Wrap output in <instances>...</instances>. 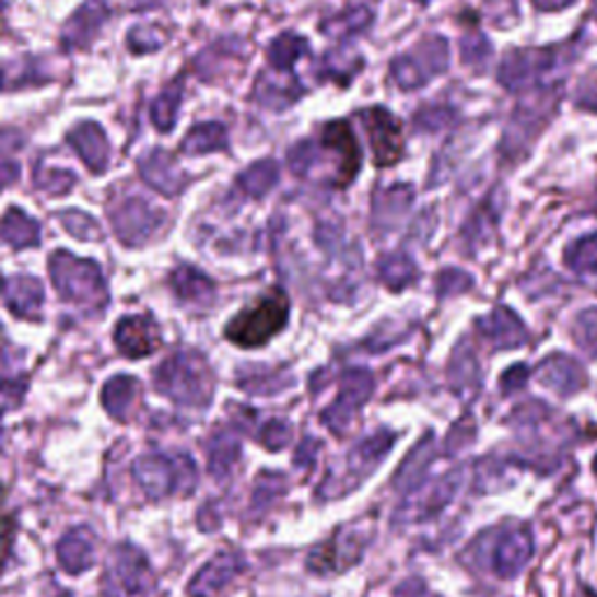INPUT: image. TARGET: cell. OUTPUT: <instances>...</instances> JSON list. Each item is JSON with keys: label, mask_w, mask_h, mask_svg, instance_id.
<instances>
[{"label": "cell", "mask_w": 597, "mask_h": 597, "mask_svg": "<svg viewBox=\"0 0 597 597\" xmlns=\"http://www.w3.org/2000/svg\"><path fill=\"white\" fill-rule=\"evenodd\" d=\"M0 236L5 243H10L14 250L35 248L40 243V226L35 220H31L24 210L10 208L5 218L0 220Z\"/></svg>", "instance_id": "cell-19"}, {"label": "cell", "mask_w": 597, "mask_h": 597, "mask_svg": "<svg viewBox=\"0 0 597 597\" xmlns=\"http://www.w3.org/2000/svg\"><path fill=\"white\" fill-rule=\"evenodd\" d=\"M241 567L243 565L238 555L222 553L201 567V572L191 578L187 590L191 597H215L226 588V584H232V578L241 572Z\"/></svg>", "instance_id": "cell-14"}, {"label": "cell", "mask_w": 597, "mask_h": 597, "mask_svg": "<svg viewBox=\"0 0 597 597\" xmlns=\"http://www.w3.org/2000/svg\"><path fill=\"white\" fill-rule=\"evenodd\" d=\"M59 563L68 574L90 570L96 560V537L90 528L70 530L57 547Z\"/></svg>", "instance_id": "cell-15"}, {"label": "cell", "mask_w": 597, "mask_h": 597, "mask_svg": "<svg viewBox=\"0 0 597 597\" xmlns=\"http://www.w3.org/2000/svg\"><path fill=\"white\" fill-rule=\"evenodd\" d=\"M366 24H368V12L353 10V12H348V14L337 16V20L327 22L325 24V33H329V35H348V33L362 31Z\"/></svg>", "instance_id": "cell-32"}, {"label": "cell", "mask_w": 597, "mask_h": 597, "mask_svg": "<svg viewBox=\"0 0 597 597\" xmlns=\"http://www.w3.org/2000/svg\"><path fill=\"white\" fill-rule=\"evenodd\" d=\"M308 51V45L304 38H298L294 33H285L276 38L269 47V61L278 73H290L296 59H302Z\"/></svg>", "instance_id": "cell-23"}, {"label": "cell", "mask_w": 597, "mask_h": 597, "mask_svg": "<svg viewBox=\"0 0 597 597\" xmlns=\"http://www.w3.org/2000/svg\"><path fill=\"white\" fill-rule=\"evenodd\" d=\"M320 162V145L313 143V140H304V143H298L290 150L288 164L292 168V173L296 175H308L315 166Z\"/></svg>", "instance_id": "cell-29"}, {"label": "cell", "mask_w": 597, "mask_h": 597, "mask_svg": "<svg viewBox=\"0 0 597 597\" xmlns=\"http://www.w3.org/2000/svg\"><path fill=\"white\" fill-rule=\"evenodd\" d=\"M12 537H14L12 518H0V567H3L8 553L12 549Z\"/></svg>", "instance_id": "cell-35"}, {"label": "cell", "mask_w": 597, "mask_h": 597, "mask_svg": "<svg viewBox=\"0 0 597 597\" xmlns=\"http://www.w3.org/2000/svg\"><path fill=\"white\" fill-rule=\"evenodd\" d=\"M320 145L329 154L337 156V178H333V185L343 187L353 180L360 168V148L346 121H331V125H327Z\"/></svg>", "instance_id": "cell-8"}, {"label": "cell", "mask_w": 597, "mask_h": 597, "mask_svg": "<svg viewBox=\"0 0 597 597\" xmlns=\"http://www.w3.org/2000/svg\"><path fill=\"white\" fill-rule=\"evenodd\" d=\"M208 455H210V471L222 477V473L230 469L234 465V460L238 458V442L232 434L220 432L215 436L213 448H208Z\"/></svg>", "instance_id": "cell-26"}, {"label": "cell", "mask_w": 597, "mask_h": 597, "mask_svg": "<svg viewBox=\"0 0 597 597\" xmlns=\"http://www.w3.org/2000/svg\"><path fill=\"white\" fill-rule=\"evenodd\" d=\"M5 302L10 311L22 315V318H38L45 302L43 285L31 276H14L5 285Z\"/></svg>", "instance_id": "cell-18"}, {"label": "cell", "mask_w": 597, "mask_h": 597, "mask_svg": "<svg viewBox=\"0 0 597 597\" xmlns=\"http://www.w3.org/2000/svg\"><path fill=\"white\" fill-rule=\"evenodd\" d=\"M24 395V383H10V381H0V413L16 407L22 401Z\"/></svg>", "instance_id": "cell-34"}, {"label": "cell", "mask_w": 597, "mask_h": 597, "mask_svg": "<svg viewBox=\"0 0 597 597\" xmlns=\"http://www.w3.org/2000/svg\"><path fill=\"white\" fill-rule=\"evenodd\" d=\"M156 390L183 407H208L215 393V376L203 355L183 350L171 355L154 374Z\"/></svg>", "instance_id": "cell-1"}, {"label": "cell", "mask_w": 597, "mask_h": 597, "mask_svg": "<svg viewBox=\"0 0 597 597\" xmlns=\"http://www.w3.org/2000/svg\"><path fill=\"white\" fill-rule=\"evenodd\" d=\"M360 547V539H329L311 553L308 567L318 574H339L355 563Z\"/></svg>", "instance_id": "cell-16"}, {"label": "cell", "mask_w": 597, "mask_h": 597, "mask_svg": "<svg viewBox=\"0 0 597 597\" xmlns=\"http://www.w3.org/2000/svg\"><path fill=\"white\" fill-rule=\"evenodd\" d=\"M183 101V82H173L168 90L152 103V121L160 131H171L175 125V117H178Z\"/></svg>", "instance_id": "cell-25"}, {"label": "cell", "mask_w": 597, "mask_h": 597, "mask_svg": "<svg viewBox=\"0 0 597 597\" xmlns=\"http://www.w3.org/2000/svg\"><path fill=\"white\" fill-rule=\"evenodd\" d=\"M152 586L154 578L145 555L133 549L131 543L117 547L108 560V570H105V593H108V597L140 595Z\"/></svg>", "instance_id": "cell-5"}, {"label": "cell", "mask_w": 597, "mask_h": 597, "mask_svg": "<svg viewBox=\"0 0 597 597\" xmlns=\"http://www.w3.org/2000/svg\"><path fill=\"white\" fill-rule=\"evenodd\" d=\"M276 183H278V164L273 160H265L250 166L248 171L241 173L238 178V187L253 199L265 197Z\"/></svg>", "instance_id": "cell-24"}, {"label": "cell", "mask_w": 597, "mask_h": 597, "mask_svg": "<svg viewBox=\"0 0 597 597\" xmlns=\"http://www.w3.org/2000/svg\"><path fill=\"white\" fill-rule=\"evenodd\" d=\"M35 185H38L43 191H47V195H66V191H70V187L75 185V175L68 173V171H59V168H38V173H35Z\"/></svg>", "instance_id": "cell-31"}, {"label": "cell", "mask_w": 597, "mask_h": 597, "mask_svg": "<svg viewBox=\"0 0 597 597\" xmlns=\"http://www.w3.org/2000/svg\"><path fill=\"white\" fill-rule=\"evenodd\" d=\"M133 477L150 500L189 495L197 485V469L187 455H145L133 465Z\"/></svg>", "instance_id": "cell-4"}, {"label": "cell", "mask_w": 597, "mask_h": 597, "mask_svg": "<svg viewBox=\"0 0 597 597\" xmlns=\"http://www.w3.org/2000/svg\"><path fill=\"white\" fill-rule=\"evenodd\" d=\"M49 276L57 292L78 306L101 311L108 304V288L96 261L75 257L68 250H57L49 259Z\"/></svg>", "instance_id": "cell-2"}, {"label": "cell", "mask_w": 597, "mask_h": 597, "mask_svg": "<svg viewBox=\"0 0 597 597\" xmlns=\"http://www.w3.org/2000/svg\"><path fill=\"white\" fill-rule=\"evenodd\" d=\"M113 226L117 238L129 245V248H140L160 234L164 224L162 210H154L145 199L131 197L121 201L113 213Z\"/></svg>", "instance_id": "cell-6"}, {"label": "cell", "mask_w": 597, "mask_h": 597, "mask_svg": "<svg viewBox=\"0 0 597 597\" xmlns=\"http://www.w3.org/2000/svg\"><path fill=\"white\" fill-rule=\"evenodd\" d=\"M115 343L121 355L138 360L152 355L160 348L162 337L150 315H129V318H121L117 323Z\"/></svg>", "instance_id": "cell-7"}, {"label": "cell", "mask_w": 597, "mask_h": 597, "mask_svg": "<svg viewBox=\"0 0 597 597\" xmlns=\"http://www.w3.org/2000/svg\"><path fill=\"white\" fill-rule=\"evenodd\" d=\"M364 127L372 138V150L374 160L378 166H388L399 160L401 154V131L397 119L383 108H372L364 115Z\"/></svg>", "instance_id": "cell-9"}, {"label": "cell", "mask_w": 597, "mask_h": 597, "mask_svg": "<svg viewBox=\"0 0 597 597\" xmlns=\"http://www.w3.org/2000/svg\"><path fill=\"white\" fill-rule=\"evenodd\" d=\"M290 438H292V428L283 423V420H271V423L265 425V430H261L259 434V442L269 450L285 448L290 444Z\"/></svg>", "instance_id": "cell-33"}, {"label": "cell", "mask_w": 597, "mask_h": 597, "mask_svg": "<svg viewBox=\"0 0 597 597\" xmlns=\"http://www.w3.org/2000/svg\"><path fill=\"white\" fill-rule=\"evenodd\" d=\"M108 20V5L103 3V0H90V3H84L73 16H70L68 24L63 26V35L61 43L68 49H78L90 45L98 28Z\"/></svg>", "instance_id": "cell-13"}, {"label": "cell", "mask_w": 597, "mask_h": 597, "mask_svg": "<svg viewBox=\"0 0 597 597\" xmlns=\"http://www.w3.org/2000/svg\"><path fill=\"white\" fill-rule=\"evenodd\" d=\"M413 276V265L407 259V257H388V259H383L381 261V278H383V283L397 290V288H403L411 280Z\"/></svg>", "instance_id": "cell-28"}, {"label": "cell", "mask_w": 597, "mask_h": 597, "mask_svg": "<svg viewBox=\"0 0 597 597\" xmlns=\"http://www.w3.org/2000/svg\"><path fill=\"white\" fill-rule=\"evenodd\" d=\"M20 178V166L14 162H0V191Z\"/></svg>", "instance_id": "cell-36"}, {"label": "cell", "mask_w": 597, "mask_h": 597, "mask_svg": "<svg viewBox=\"0 0 597 597\" xmlns=\"http://www.w3.org/2000/svg\"><path fill=\"white\" fill-rule=\"evenodd\" d=\"M140 175H143V180L150 187L162 191L164 197H178L189 183L187 173H183L178 162L164 150H152L140 160Z\"/></svg>", "instance_id": "cell-10"}, {"label": "cell", "mask_w": 597, "mask_h": 597, "mask_svg": "<svg viewBox=\"0 0 597 597\" xmlns=\"http://www.w3.org/2000/svg\"><path fill=\"white\" fill-rule=\"evenodd\" d=\"M68 143L92 173H103L110 164V145L96 121H84L68 133Z\"/></svg>", "instance_id": "cell-11"}, {"label": "cell", "mask_w": 597, "mask_h": 597, "mask_svg": "<svg viewBox=\"0 0 597 597\" xmlns=\"http://www.w3.org/2000/svg\"><path fill=\"white\" fill-rule=\"evenodd\" d=\"M368 393H372V376L366 372H350L343 378V388L337 403L325 413V423L333 432H343L341 428L348 423V418L358 411L360 403L366 401Z\"/></svg>", "instance_id": "cell-12"}, {"label": "cell", "mask_w": 597, "mask_h": 597, "mask_svg": "<svg viewBox=\"0 0 597 597\" xmlns=\"http://www.w3.org/2000/svg\"><path fill=\"white\" fill-rule=\"evenodd\" d=\"M59 220L80 241H101L103 236L98 222L92 215L80 213V210H66V213H59Z\"/></svg>", "instance_id": "cell-27"}, {"label": "cell", "mask_w": 597, "mask_h": 597, "mask_svg": "<svg viewBox=\"0 0 597 597\" xmlns=\"http://www.w3.org/2000/svg\"><path fill=\"white\" fill-rule=\"evenodd\" d=\"M171 288L175 296L185 304H197V306H208L215 298V285L210 283V278L203 276L199 269H191L187 265L173 269L171 273Z\"/></svg>", "instance_id": "cell-17"}, {"label": "cell", "mask_w": 597, "mask_h": 597, "mask_svg": "<svg viewBox=\"0 0 597 597\" xmlns=\"http://www.w3.org/2000/svg\"><path fill=\"white\" fill-rule=\"evenodd\" d=\"M138 397V381L133 376H115L105 383L101 401L105 411L117 420H127L133 401Z\"/></svg>", "instance_id": "cell-20"}, {"label": "cell", "mask_w": 597, "mask_h": 597, "mask_svg": "<svg viewBox=\"0 0 597 597\" xmlns=\"http://www.w3.org/2000/svg\"><path fill=\"white\" fill-rule=\"evenodd\" d=\"M290 318V298L283 290H271L261 296L257 304L238 313L226 325V339L241 348H259L269 343L276 333L288 325Z\"/></svg>", "instance_id": "cell-3"}, {"label": "cell", "mask_w": 597, "mask_h": 597, "mask_svg": "<svg viewBox=\"0 0 597 597\" xmlns=\"http://www.w3.org/2000/svg\"><path fill=\"white\" fill-rule=\"evenodd\" d=\"M166 40H168V35L160 26H136L127 38L129 47L136 51V55L138 51L140 55H145V51L160 49Z\"/></svg>", "instance_id": "cell-30"}, {"label": "cell", "mask_w": 597, "mask_h": 597, "mask_svg": "<svg viewBox=\"0 0 597 597\" xmlns=\"http://www.w3.org/2000/svg\"><path fill=\"white\" fill-rule=\"evenodd\" d=\"M230 148L226 140V129L218 121H206L191 129L183 140V154H208V152H222Z\"/></svg>", "instance_id": "cell-22"}, {"label": "cell", "mask_w": 597, "mask_h": 597, "mask_svg": "<svg viewBox=\"0 0 597 597\" xmlns=\"http://www.w3.org/2000/svg\"><path fill=\"white\" fill-rule=\"evenodd\" d=\"M304 94L302 86H298V80L288 75V78H278V75H271L265 73L259 78L257 82V92L255 96L269 105V108H285V105H292L298 96Z\"/></svg>", "instance_id": "cell-21"}]
</instances>
